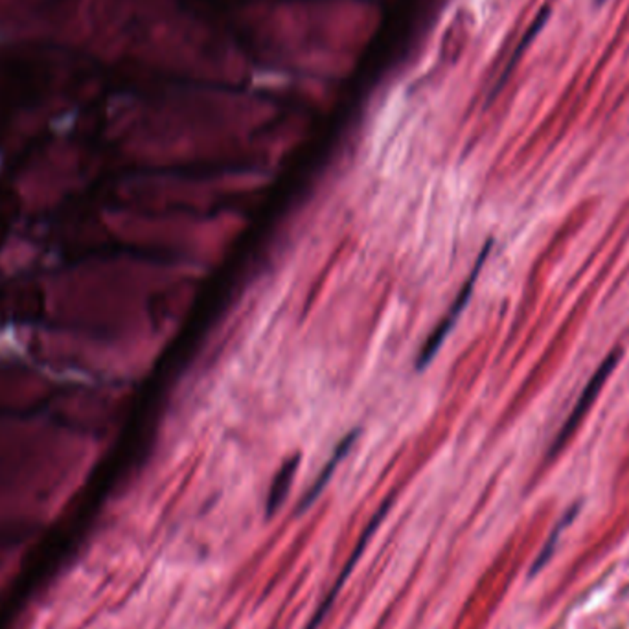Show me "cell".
Returning a JSON list of instances; mask_svg holds the SVG:
<instances>
[{
    "label": "cell",
    "mask_w": 629,
    "mask_h": 629,
    "mask_svg": "<svg viewBox=\"0 0 629 629\" xmlns=\"http://www.w3.org/2000/svg\"><path fill=\"white\" fill-rule=\"evenodd\" d=\"M491 247H493V242L488 240L486 245L482 247L479 258H477V264H475L474 271H471L469 278H467L466 283L462 285V290L458 291V295H457L455 302L451 304L450 311L445 313V317L438 322V326H436V328L433 330V333L427 337V340H426V345L422 346V350H419V354H418V357H416V370H418V372H424V370L427 369V366L433 362V359L436 357V354L440 352V348H442V345H443L445 337L450 335V331L455 328L457 321L460 319L462 311L466 309V306H467V302H469V299H471V293H474V290H475L477 278H479V275H481L482 266L486 264V259H488V254H490Z\"/></svg>",
    "instance_id": "obj_1"
},
{
    "label": "cell",
    "mask_w": 629,
    "mask_h": 629,
    "mask_svg": "<svg viewBox=\"0 0 629 629\" xmlns=\"http://www.w3.org/2000/svg\"><path fill=\"white\" fill-rule=\"evenodd\" d=\"M620 357H622V350H620V348H615L604 361H601V364L598 366L596 372L591 376V379H589V383L585 385V388H584V392L580 394L578 402H576L574 409L570 410V414H569L567 419H565V424H563L561 429L558 431L554 442L550 443V453H548L550 458L560 455L561 450L567 445V442L574 436L576 431H578L580 424L584 422V418L587 416L589 409H591L593 403L596 402L601 386L606 385L609 374L613 372V369L618 364Z\"/></svg>",
    "instance_id": "obj_2"
},
{
    "label": "cell",
    "mask_w": 629,
    "mask_h": 629,
    "mask_svg": "<svg viewBox=\"0 0 629 629\" xmlns=\"http://www.w3.org/2000/svg\"><path fill=\"white\" fill-rule=\"evenodd\" d=\"M390 506H392V499H386V501L381 505V508L378 510V514L374 515V519L369 522V527L364 529V532H362L361 539L357 541V546H355V550L352 553V556H350V560H348L346 567H345L343 570H340L337 582L333 584V587L330 589V593H328V594H326V598L322 600V604L319 606V609L314 611V615L311 617V620H309V624L306 625V629H317V627L322 624V620L326 618V613H328V611H330V608L333 606V601H335L337 594L340 593V589H343V585H345V582L348 580V576L352 574V570H354V567H355L357 560H359V558H361V554L364 553L366 545H369L370 537H372V536H374V532L378 530V527L381 524V521L385 519V515H386V512L390 510Z\"/></svg>",
    "instance_id": "obj_3"
},
{
    "label": "cell",
    "mask_w": 629,
    "mask_h": 629,
    "mask_svg": "<svg viewBox=\"0 0 629 629\" xmlns=\"http://www.w3.org/2000/svg\"><path fill=\"white\" fill-rule=\"evenodd\" d=\"M357 436H359V433L354 429V431H350V433H348L343 440H340V442L337 443V448L333 450V453H331L330 460H328V462H326V466L322 467V471L319 474V477L314 479V482L311 484V488L306 491L304 499H302V501H300V505H299V512L307 510V508L314 503V499H317V497L322 493V490L326 488L328 481H330V479H331V475L335 474V469H337V466L340 464V460H343V458L350 453V450L354 448V443H355Z\"/></svg>",
    "instance_id": "obj_4"
},
{
    "label": "cell",
    "mask_w": 629,
    "mask_h": 629,
    "mask_svg": "<svg viewBox=\"0 0 629 629\" xmlns=\"http://www.w3.org/2000/svg\"><path fill=\"white\" fill-rule=\"evenodd\" d=\"M299 464H300V457L295 455L290 460H285L282 464V467L278 469V474L275 475L273 484L269 488V495H267V503H266L267 517H273L278 512V508L282 506V503L285 501L287 493H290V490H291Z\"/></svg>",
    "instance_id": "obj_5"
}]
</instances>
